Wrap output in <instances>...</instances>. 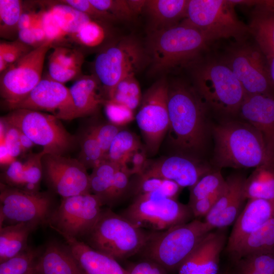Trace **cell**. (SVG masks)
I'll use <instances>...</instances> for the list:
<instances>
[{
    "instance_id": "6da1fadb",
    "label": "cell",
    "mask_w": 274,
    "mask_h": 274,
    "mask_svg": "<svg viewBox=\"0 0 274 274\" xmlns=\"http://www.w3.org/2000/svg\"><path fill=\"white\" fill-rule=\"evenodd\" d=\"M167 104L169 144L176 154L199 158L208 136V108L195 88L182 83L168 86Z\"/></svg>"
},
{
    "instance_id": "7a4b0ae2",
    "label": "cell",
    "mask_w": 274,
    "mask_h": 274,
    "mask_svg": "<svg viewBox=\"0 0 274 274\" xmlns=\"http://www.w3.org/2000/svg\"><path fill=\"white\" fill-rule=\"evenodd\" d=\"M214 162L218 167L252 168L274 164L262 134L246 122L227 121L212 129Z\"/></svg>"
},
{
    "instance_id": "3957f363",
    "label": "cell",
    "mask_w": 274,
    "mask_h": 274,
    "mask_svg": "<svg viewBox=\"0 0 274 274\" xmlns=\"http://www.w3.org/2000/svg\"><path fill=\"white\" fill-rule=\"evenodd\" d=\"M210 41L196 28L182 22L150 32L146 51L155 73L169 71L195 62Z\"/></svg>"
},
{
    "instance_id": "277c9868",
    "label": "cell",
    "mask_w": 274,
    "mask_h": 274,
    "mask_svg": "<svg viewBox=\"0 0 274 274\" xmlns=\"http://www.w3.org/2000/svg\"><path fill=\"white\" fill-rule=\"evenodd\" d=\"M212 230L198 219L160 231H152L140 253L166 270L179 269L199 243Z\"/></svg>"
},
{
    "instance_id": "5b68a950",
    "label": "cell",
    "mask_w": 274,
    "mask_h": 274,
    "mask_svg": "<svg viewBox=\"0 0 274 274\" xmlns=\"http://www.w3.org/2000/svg\"><path fill=\"white\" fill-rule=\"evenodd\" d=\"M151 233L106 208L102 209L94 227L84 239L92 248L118 260L140 253Z\"/></svg>"
},
{
    "instance_id": "8992f818",
    "label": "cell",
    "mask_w": 274,
    "mask_h": 274,
    "mask_svg": "<svg viewBox=\"0 0 274 274\" xmlns=\"http://www.w3.org/2000/svg\"><path fill=\"white\" fill-rule=\"evenodd\" d=\"M194 88L208 108L225 114L238 113L246 96L231 70L222 61L209 60L196 65Z\"/></svg>"
},
{
    "instance_id": "52a82bcc",
    "label": "cell",
    "mask_w": 274,
    "mask_h": 274,
    "mask_svg": "<svg viewBox=\"0 0 274 274\" xmlns=\"http://www.w3.org/2000/svg\"><path fill=\"white\" fill-rule=\"evenodd\" d=\"M148 59L145 48L133 37H124L104 46L93 61V75L107 95L124 78L135 75Z\"/></svg>"
},
{
    "instance_id": "ba28073f",
    "label": "cell",
    "mask_w": 274,
    "mask_h": 274,
    "mask_svg": "<svg viewBox=\"0 0 274 274\" xmlns=\"http://www.w3.org/2000/svg\"><path fill=\"white\" fill-rule=\"evenodd\" d=\"M231 0H189L184 22L196 28L211 42L233 38L243 41L249 26L237 18Z\"/></svg>"
},
{
    "instance_id": "9c48e42d",
    "label": "cell",
    "mask_w": 274,
    "mask_h": 274,
    "mask_svg": "<svg viewBox=\"0 0 274 274\" xmlns=\"http://www.w3.org/2000/svg\"><path fill=\"white\" fill-rule=\"evenodd\" d=\"M1 119L43 147L45 154L64 155L75 145L77 139L67 131L60 119L40 111L18 109Z\"/></svg>"
},
{
    "instance_id": "30bf717a",
    "label": "cell",
    "mask_w": 274,
    "mask_h": 274,
    "mask_svg": "<svg viewBox=\"0 0 274 274\" xmlns=\"http://www.w3.org/2000/svg\"><path fill=\"white\" fill-rule=\"evenodd\" d=\"M121 215L137 227L152 231L189 222L194 217L188 204L158 193L136 195Z\"/></svg>"
},
{
    "instance_id": "8fae6325",
    "label": "cell",
    "mask_w": 274,
    "mask_h": 274,
    "mask_svg": "<svg viewBox=\"0 0 274 274\" xmlns=\"http://www.w3.org/2000/svg\"><path fill=\"white\" fill-rule=\"evenodd\" d=\"M53 205L48 192H28L1 183L0 227L20 223L48 224Z\"/></svg>"
},
{
    "instance_id": "7c38bea8",
    "label": "cell",
    "mask_w": 274,
    "mask_h": 274,
    "mask_svg": "<svg viewBox=\"0 0 274 274\" xmlns=\"http://www.w3.org/2000/svg\"><path fill=\"white\" fill-rule=\"evenodd\" d=\"M62 198L52 213L47 224L61 235L81 240L94 227L103 205L98 197L91 193Z\"/></svg>"
},
{
    "instance_id": "4fadbf2b",
    "label": "cell",
    "mask_w": 274,
    "mask_h": 274,
    "mask_svg": "<svg viewBox=\"0 0 274 274\" xmlns=\"http://www.w3.org/2000/svg\"><path fill=\"white\" fill-rule=\"evenodd\" d=\"M222 61L233 72L246 96L274 97V85L266 59L259 48L239 45L229 49Z\"/></svg>"
},
{
    "instance_id": "5bb4252c",
    "label": "cell",
    "mask_w": 274,
    "mask_h": 274,
    "mask_svg": "<svg viewBox=\"0 0 274 274\" xmlns=\"http://www.w3.org/2000/svg\"><path fill=\"white\" fill-rule=\"evenodd\" d=\"M168 86L164 79L153 84L142 95L135 116L147 150L151 154L157 152L169 128Z\"/></svg>"
},
{
    "instance_id": "9a60e30c",
    "label": "cell",
    "mask_w": 274,
    "mask_h": 274,
    "mask_svg": "<svg viewBox=\"0 0 274 274\" xmlns=\"http://www.w3.org/2000/svg\"><path fill=\"white\" fill-rule=\"evenodd\" d=\"M53 46L47 41L11 64L0 77V93L7 105L24 98L42 79L46 55Z\"/></svg>"
},
{
    "instance_id": "2e32d148",
    "label": "cell",
    "mask_w": 274,
    "mask_h": 274,
    "mask_svg": "<svg viewBox=\"0 0 274 274\" xmlns=\"http://www.w3.org/2000/svg\"><path fill=\"white\" fill-rule=\"evenodd\" d=\"M42 164L48 184L62 198L91 193L90 175L78 159L45 154Z\"/></svg>"
},
{
    "instance_id": "e0dca14e",
    "label": "cell",
    "mask_w": 274,
    "mask_h": 274,
    "mask_svg": "<svg viewBox=\"0 0 274 274\" xmlns=\"http://www.w3.org/2000/svg\"><path fill=\"white\" fill-rule=\"evenodd\" d=\"M7 106L10 110L23 109L47 112L60 120L75 118L69 88L49 76L42 78L24 98Z\"/></svg>"
},
{
    "instance_id": "ac0fdd59",
    "label": "cell",
    "mask_w": 274,
    "mask_h": 274,
    "mask_svg": "<svg viewBox=\"0 0 274 274\" xmlns=\"http://www.w3.org/2000/svg\"><path fill=\"white\" fill-rule=\"evenodd\" d=\"M211 167L199 158L174 154L156 160H147L142 179L157 178L175 182L181 188L192 187Z\"/></svg>"
},
{
    "instance_id": "d6986e66",
    "label": "cell",
    "mask_w": 274,
    "mask_h": 274,
    "mask_svg": "<svg viewBox=\"0 0 274 274\" xmlns=\"http://www.w3.org/2000/svg\"><path fill=\"white\" fill-rule=\"evenodd\" d=\"M226 229L210 232L182 263L179 274H219L220 255L227 242Z\"/></svg>"
},
{
    "instance_id": "ffe728a7",
    "label": "cell",
    "mask_w": 274,
    "mask_h": 274,
    "mask_svg": "<svg viewBox=\"0 0 274 274\" xmlns=\"http://www.w3.org/2000/svg\"><path fill=\"white\" fill-rule=\"evenodd\" d=\"M240 175H233L226 180L224 189L205 222L212 229L226 228L234 223L241 214L244 201V186L246 180Z\"/></svg>"
},
{
    "instance_id": "44dd1931",
    "label": "cell",
    "mask_w": 274,
    "mask_h": 274,
    "mask_svg": "<svg viewBox=\"0 0 274 274\" xmlns=\"http://www.w3.org/2000/svg\"><path fill=\"white\" fill-rule=\"evenodd\" d=\"M274 217V200L250 199L234 223L226 250L231 252L245 237Z\"/></svg>"
},
{
    "instance_id": "7402d4cb",
    "label": "cell",
    "mask_w": 274,
    "mask_h": 274,
    "mask_svg": "<svg viewBox=\"0 0 274 274\" xmlns=\"http://www.w3.org/2000/svg\"><path fill=\"white\" fill-rule=\"evenodd\" d=\"M238 113L262 134L274 154V97L260 94L246 96Z\"/></svg>"
},
{
    "instance_id": "603a6c76",
    "label": "cell",
    "mask_w": 274,
    "mask_h": 274,
    "mask_svg": "<svg viewBox=\"0 0 274 274\" xmlns=\"http://www.w3.org/2000/svg\"><path fill=\"white\" fill-rule=\"evenodd\" d=\"M61 236L86 274H128L116 259L94 250L81 240Z\"/></svg>"
},
{
    "instance_id": "cb8c5ba5",
    "label": "cell",
    "mask_w": 274,
    "mask_h": 274,
    "mask_svg": "<svg viewBox=\"0 0 274 274\" xmlns=\"http://www.w3.org/2000/svg\"><path fill=\"white\" fill-rule=\"evenodd\" d=\"M36 274H86L66 245L48 242L35 261Z\"/></svg>"
},
{
    "instance_id": "d4e9b609",
    "label": "cell",
    "mask_w": 274,
    "mask_h": 274,
    "mask_svg": "<svg viewBox=\"0 0 274 274\" xmlns=\"http://www.w3.org/2000/svg\"><path fill=\"white\" fill-rule=\"evenodd\" d=\"M101 84L93 74L81 76L69 88L75 118L95 114L106 99L100 94Z\"/></svg>"
},
{
    "instance_id": "484cf974",
    "label": "cell",
    "mask_w": 274,
    "mask_h": 274,
    "mask_svg": "<svg viewBox=\"0 0 274 274\" xmlns=\"http://www.w3.org/2000/svg\"><path fill=\"white\" fill-rule=\"evenodd\" d=\"M189 0H148L144 11L148 15L152 31L179 24L186 17Z\"/></svg>"
},
{
    "instance_id": "4316f807",
    "label": "cell",
    "mask_w": 274,
    "mask_h": 274,
    "mask_svg": "<svg viewBox=\"0 0 274 274\" xmlns=\"http://www.w3.org/2000/svg\"><path fill=\"white\" fill-rule=\"evenodd\" d=\"M229 253L234 261L254 254H274V217L245 237Z\"/></svg>"
},
{
    "instance_id": "83f0119b",
    "label": "cell",
    "mask_w": 274,
    "mask_h": 274,
    "mask_svg": "<svg viewBox=\"0 0 274 274\" xmlns=\"http://www.w3.org/2000/svg\"><path fill=\"white\" fill-rule=\"evenodd\" d=\"M39 226L34 223H20L1 227L0 263L26 250L29 235Z\"/></svg>"
},
{
    "instance_id": "f1b7e54d",
    "label": "cell",
    "mask_w": 274,
    "mask_h": 274,
    "mask_svg": "<svg viewBox=\"0 0 274 274\" xmlns=\"http://www.w3.org/2000/svg\"><path fill=\"white\" fill-rule=\"evenodd\" d=\"M245 199H263L274 200V164L255 168L246 179L244 186Z\"/></svg>"
},
{
    "instance_id": "f546056e",
    "label": "cell",
    "mask_w": 274,
    "mask_h": 274,
    "mask_svg": "<svg viewBox=\"0 0 274 274\" xmlns=\"http://www.w3.org/2000/svg\"><path fill=\"white\" fill-rule=\"evenodd\" d=\"M249 27L265 58L274 55V12L256 8Z\"/></svg>"
},
{
    "instance_id": "4dcf8cb0",
    "label": "cell",
    "mask_w": 274,
    "mask_h": 274,
    "mask_svg": "<svg viewBox=\"0 0 274 274\" xmlns=\"http://www.w3.org/2000/svg\"><path fill=\"white\" fill-rule=\"evenodd\" d=\"M49 9L62 30L71 37L92 19L84 13L60 2L50 6Z\"/></svg>"
},
{
    "instance_id": "1f68e13d",
    "label": "cell",
    "mask_w": 274,
    "mask_h": 274,
    "mask_svg": "<svg viewBox=\"0 0 274 274\" xmlns=\"http://www.w3.org/2000/svg\"><path fill=\"white\" fill-rule=\"evenodd\" d=\"M141 148L140 142L136 135L123 129L113 140L106 159L122 167L131 154Z\"/></svg>"
},
{
    "instance_id": "d6a6232c",
    "label": "cell",
    "mask_w": 274,
    "mask_h": 274,
    "mask_svg": "<svg viewBox=\"0 0 274 274\" xmlns=\"http://www.w3.org/2000/svg\"><path fill=\"white\" fill-rule=\"evenodd\" d=\"M142 95L135 75H130L118 82L108 94V98L134 111L141 104Z\"/></svg>"
},
{
    "instance_id": "836d02e7",
    "label": "cell",
    "mask_w": 274,
    "mask_h": 274,
    "mask_svg": "<svg viewBox=\"0 0 274 274\" xmlns=\"http://www.w3.org/2000/svg\"><path fill=\"white\" fill-rule=\"evenodd\" d=\"M230 274H274V254L249 255L234 261Z\"/></svg>"
},
{
    "instance_id": "e575fe53",
    "label": "cell",
    "mask_w": 274,
    "mask_h": 274,
    "mask_svg": "<svg viewBox=\"0 0 274 274\" xmlns=\"http://www.w3.org/2000/svg\"><path fill=\"white\" fill-rule=\"evenodd\" d=\"M19 0H0V34L8 38L18 33V24L22 13Z\"/></svg>"
},
{
    "instance_id": "d590c367",
    "label": "cell",
    "mask_w": 274,
    "mask_h": 274,
    "mask_svg": "<svg viewBox=\"0 0 274 274\" xmlns=\"http://www.w3.org/2000/svg\"><path fill=\"white\" fill-rule=\"evenodd\" d=\"M134 187L135 195L158 193L167 197L176 199L182 188L174 181L157 178H138Z\"/></svg>"
},
{
    "instance_id": "8d00e7d4",
    "label": "cell",
    "mask_w": 274,
    "mask_h": 274,
    "mask_svg": "<svg viewBox=\"0 0 274 274\" xmlns=\"http://www.w3.org/2000/svg\"><path fill=\"white\" fill-rule=\"evenodd\" d=\"M225 183L226 180L220 170H212L203 176L190 188L189 203L219 191L224 187Z\"/></svg>"
},
{
    "instance_id": "74e56055",
    "label": "cell",
    "mask_w": 274,
    "mask_h": 274,
    "mask_svg": "<svg viewBox=\"0 0 274 274\" xmlns=\"http://www.w3.org/2000/svg\"><path fill=\"white\" fill-rule=\"evenodd\" d=\"M80 144L81 151L78 159L87 169L93 168L105 160L98 141L88 128L82 133Z\"/></svg>"
},
{
    "instance_id": "f35d334b",
    "label": "cell",
    "mask_w": 274,
    "mask_h": 274,
    "mask_svg": "<svg viewBox=\"0 0 274 274\" xmlns=\"http://www.w3.org/2000/svg\"><path fill=\"white\" fill-rule=\"evenodd\" d=\"M105 24L91 19L71 37L84 46L89 48L98 47L104 42L107 37Z\"/></svg>"
},
{
    "instance_id": "ab89813d",
    "label": "cell",
    "mask_w": 274,
    "mask_h": 274,
    "mask_svg": "<svg viewBox=\"0 0 274 274\" xmlns=\"http://www.w3.org/2000/svg\"><path fill=\"white\" fill-rule=\"evenodd\" d=\"M40 253V250L28 247L17 256L1 263L0 274H25Z\"/></svg>"
},
{
    "instance_id": "60d3db41",
    "label": "cell",
    "mask_w": 274,
    "mask_h": 274,
    "mask_svg": "<svg viewBox=\"0 0 274 274\" xmlns=\"http://www.w3.org/2000/svg\"><path fill=\"white\" fill-rule=\"evenodd\" d=\"M45 153L42 152L30 156L24 164L23 190L28 192L39 191L40 183L43 170L42 158Z\"/></svg>"
},
{
    "instance_id": "b9f144b4",
    "label": "cell",
    "mask_w": 274,
    "mask_h": 274,
    "mask_svg": "<svg viewBox=\"0 0 274 274\" xmlns=\"http://www.w3.org/2000/svg\"><path fill=\"white\" fill-rule=\"evenodd\" d=\"M98 9L111 14L116 21H129L135 16L127 0H89Z\"/></svg>"
},
{
    "instance_id": "7bdbcfd3",
    "label": "cell",
    "mask_w": 274,
    "mask_h": 274,
    "mask_svg": "<svg viewBox=\"0 0 274 274\" xmlns=\"http://www.w3.org/2000/svg\"><path fill=\"white\" fill-rule=\"evenodd\" d=\"M88 128L98 141L106 159L113 140L118 132L123 129L122 127L108 122L96 123Z\"/></svg>"
},
{
    "instance_id": "ee69618b",
    "label": "cell",
    "mask_w": 274,
    "mask_h": 274,
    "mask_svg": "<svg viewBox=\"0 0 274 274\" xmlns=\"http://www.w3.org/2000/svg\"><path fill=\"white\" fill-rule=\"evenodd\" d=\"M130 176L122 168L115 173L111 182L105 205L113 206L124 197L130 188Z\"/></svg>"
},
{
    "instance_id": "f6af8a7d",
    "label": "cell",
    "mask_w": 274,
    "mask_h": 274,
    "mask_svg": "<svg viewBox=\"0 0 274 274\" xmlns=\"http://www.w3.org/2000/svg\"><path fill=\"white\" fill-rule=\"evenodd\" d=\"M38 22L44 30L48 41L53 43L62 41L67 35L62 30L49 8L38 13Z\"/></svg>"
},
{
    "instance_id": "bcb514c9",
    "label": "cell",
    "mask_w": 274,
    "mask_h": 274,
    "mask_svg": "<svg viewBox=\"0 0 274 274\" xmlns=\"http://www.w3.org/2000/svg\"><path fill=\"white\" fill-rule=\"evenodd\" d=\"M109 122L122 127L134 119L133 111L126 106L106 99L103 104Z\"/></svg>"
},
{
    "instance_id": "7dc6e473",
    "label": "cell",
    "mask_w": 274,
    "mask_h": 274,
    "mask_svg": "<svg viewBox=\"0 0 274 274\" xmlns=\"http://www.w3.org/2000/svg\"><path fill=\"white\" fill-rule=\"evenodd\" d=\"M49 60L56 62L68 68L81 70L84 62V55L79 51L64 47H55Z\"/></svg>"
},
{
    "instance_id": "c3c4849f",
    "label": "cell",
    "mask_w": 274,
    "mask_h": 274,
    "mask_svg": "<svg viewBox=\"0 0 274 274\" xmlns=\"http://www.w3.org/2000/svg\"><path fill=\"white\" fill-rule=\"evenodd\" d=\"M84 13L93 20L106 24L117 21L109 13L95 7L89 0H65L59 1Z\"/></svg>"
},
{
    "instance_id": "681fc988",
    "label": "cell",
    "mask_w": 274,
    "mask_h": 274,
    "mask_svg": "<svg viewBox=\"0 0 274 274\" xmlns=\"http://www.w3.org/2000/svg\"><path fill=\"white\" fill-rule=\"evenodd\" d=\"M33 48L17 40L13 42H1L0 57L9 64L14 63Z\"/></svg>"
},
{
    "instance_id": "f907efd6",
    "label": "cell",
    "mask_w": 274,
    "mask_h": 274,
    "mask_svg": "<svg viewBox=\"0 0 274 274\" xmlns=\"http://www.w3.org/2000/svg\"><path fill=\"white\" fill-rule=\"evenodd\" d=\"M24 164L19 161L14 160L7 166L2 175V183L23 190L24 186Z\"/></svg>"
},
{
    "instance_id": "816d5d0a",
    "label": "cell",
    "mask_w": 274,
    "mask_h": 274,
    "mask_svg": "<svg viewBox=\"0 0 274 274\" xmlns=\"http://www.w3.org/2000/svg\"><path fill=\"white\" fill-rule=\"evenodd\" d=\"M81 74V70L64 67L55 61L49 60V77L63 84L76 78Z\"/></svg>"
},
{
    "instance_id": "f5cc1de1",
    "label": "cell",
    "mask_w": 274,
    "mask_h": 274,
    "mask_svg": "<svg viewBox=\"0 0 274 274\" xmlns=\"http://www.w3.org/2000/svg\"><path fill=\"white\" fill-rule=\"evenodd\" d=\"M147 160L145 150L141 148L131 154L121 168L131 176L134 174L140 176L145 168Z\"/></svg>"
},
{
    "instance_id": "db71d44e",
    "label": "cell",
    "mask_w": 274,
    "mask_h": 274,
    "mask_svg": "<svg viewBox=\"0 0 274 274\" xmlns=\"http://www.w3.org/2000/svg\"><path fill=\"white\" fill-rule=\"evenodd\" d=\"M224 187L221 190L213 194L189 203L188 204L193 216L196 218L203 216L205 217L211 211L219 199Z\"/></svg>"
},
{
    "instance_id": "11a10c76",
    "label": "cell",
    "mask_w": 274,
    "mask_h": 274,
    "mask_svg": "<svg viewBox=\"0 0 274 274\" xmlns=\"http://www.w3.org/2000/svg\"><path fill=\"white\" fill-rule=\"evenodd\" d=\"M4 122L6 126L4 140L1 141V143H5L10 156L15 158L19 155L22 151L19 142L20 131L16 127L8 124L4 121Z\"/></svg>"
},
{
    "instance_id": "9f6ffc18",
    "label": "cell",
    "mask_w": 274,
    "mask_h": 274,
    "mask_svg": "<svg viewBox=\"0 0 274 274\" xmlns=\"http://www.w3.org/2000/svg\"><path fill=\"white\" fill-rule=\"evenodd\" d=\"M127 270L128 274H166L164 268L149 260L137 263Z\"/></svg>"
},
{
    "instance_id": "6f0895ef",
    "label": "cell",
    "mask_w": 274,
    "mask_h": 274,
    "mask_svg": "<svg viewBox=\"0 0 274 274\" xmlns=\"http://www.w3.org/2000/svg\"><path fill=\"white\" fill-rule=\"evenodd\" d=\"M17 36L18 40L32 48L40 46L32 27L18 30Z\"/></svg>"
},
{
    "instance_id": "680465c9",
    "label": "cell",
    "mask_w": 274,
    "mask_h": 274,
    "mask_svg": "<svg viewBox=\"0 0 274 274\" xmlns=\"http://www.w3.org/2000/svg\"><path fill=\"white\" fill-rule=\"evenodd\" d=\"M38 13L32 12H23L18 24V30L31 28L36 25L38 22Z\"/></svg>"
},
{
    "instance_id": "91938a15",
    "label": "cell",
    "mask_w": 274,
    "mask_h": 274,
    "mask_svg": "<svg viewBox=\"0 0 274 274\" xmlns=\"http://www.w3.org/2000/svg\"><path fill=\"white\" fill-rule=\"evenodd\" d=\"M146 1L144 0H127L128 5L135 16L144 10Z\"/></svg>"
},
{
    "instance_id": "94428289",
    "label": "cell",
    "mask_w": 274,
    "mask_h": 274,
    "mask_svg": "<svg viewBox=\"0 0 274 274\" xmlns=\"http://www.w3.org/2000/svg\"><path fill=\"white\" fill-rule=\"evenodd\" d=\"M1 164H10L14 161V158H12L8 150V149L4 143H1Z\"/></svg>"
},
{
    "instance_id": "6125c7cd",
    "label": "cell",
    "mask_w": 274,
    "mask_h": 274,
    "mask_svg": "<svg viewBox=\"0 0 274 274\" xmlns=\"http://www.w3.org/2000/svg\"><path fill=\"white\" fill-rule=\"evenodd\" d=\"M256 8L274 12V0L257 1Z\"/></svg>"
},
{
    "instance_id": "be15d7a7",
    "label": "cell",
    "mask_w": 274,
    "mask_h": 274,
    "mask_svg": "<svg viewBox=\"0 0 274 274\" xmlns=\"http://www.w3.org/2000/svg\"><path fill=\"white\" fill-rule=\"evenodd\" d=\"M19 142L22 151H26L30 149L35 145L28 136L21 131L19 136Z\"/></svg>"
},
{
    "instance_id": "e7e4bbea",
    "label": "cell",
    "mask_w": 274,
    "mask_h": 274,
    "mask_svg": "<svg viewBox=\"0 0 274 274\" xmlns=\"http://www.w3.org/2000/svg\"><path fill=\"white\" fill-rule=\"evenodd\" d=\"M271 81L274 85V55L266 58Z\"/></svg>"
},
{
    "instance_id": "03108f58",
    "label": "cell",
    "mask_w": 274,
    "mask_h": 274,
    "mask_svg": "<svg viewBox=\"0 0 274 274\" xmlns=\"http://www.w3.org/2000/svg\"><path fill=\"white\" fill-rule=\"evenodd\" d=\"M35 261L32 264L25 274H36L35 269Z\"/></svg>"
},
{
    "instance_id": "003e7915",
    "label": "cell",
    "mask_w": 274,
    "mask_h": 274,
    "mask_svg": "<svg viewBox=\"0 0 274 274\" xmlns=\"http://www.w3.org/2000/svg\"><path fill=\"white\" fill-rule=\"evenodd\" d=\"M219 274H230V273H220Z\"/></svg>"
}]
</instances>
